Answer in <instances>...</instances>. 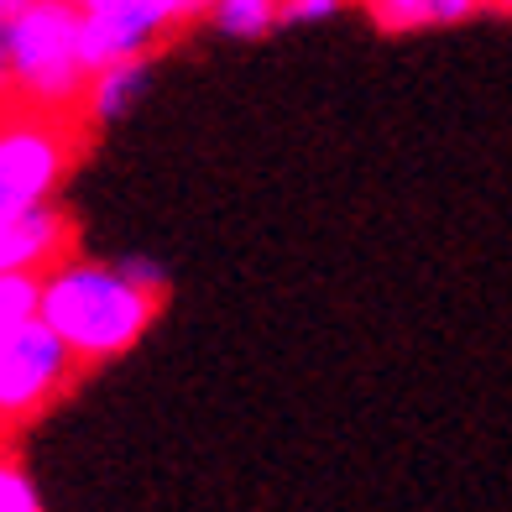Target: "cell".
I'll list each match as a JSON object with an SVG mask.
<instances>
[{"instance_id": "9c48e42d", "label": "cell", "mask_w": 512, "mask_h": 512, "mask_svg": "<svg viewBox=\"0 0 512 512\" xmlns=\"http://www.w3.org/2000/svg\"><path fill=\"white\" fill-rule=\"evenodd\" d=\"M209 21L225 37H262L283 21V0H215Z\"/></svg>"}, {"instance_id": "5b68a950", "label": "cell", "mask_w": 512, "mask_h": 512, "mask_svg": "<svg viewBox=\"0 0 512 512\" xmlns=\"http://www.w3.org/2000/svg\"><path fill=\"white\" fill-rule=\"evenodd\" d=\"M84 11V63L89 74L121 58H147L194 6L189 0H74Z\"/></svg>"}, {"instance_id": "7a4b0ae2", "label": "cell", "mask_w": 512, "mask_h": 512, "mask_svg": "<svg viewBox=\"0 0 512 512\" xmlns=\"http://www.w3.org/2000/svg\"><path fill=\"white\" fill-rule=\"evenodd\" d=\"M89 121L79 110H53L6 89L0 95V220L53 204L58 183L84 152Z\"/></svg>"}, {"instance_id": "277c9868", "label": "cell", "mask_w": 512, "mask_h": 512, "mask_svg": "<svg viewBox=\"0 0 512 512\" xmlns=\"http://www.w3.org/2000/svg\"><path fill=\"white\" fill-rule=\"evenodd\" d=\"M79 356L42 314L0 330V439L27 429L79 382Z\"/></svg>"}, {"instance_id": "3957f363", "label": "cell", "mask_w": 512, "mask_h": 512, "mask_svg": "<svg viewBox=\"0 0 512 512\" xmlns=\"http://www.w3.org/2000/svg\"><path fill=\"white\" fill-rule=\"evenodd\" d=\"M6 68L16 95L84 115L95 79L84 63V11L74 0H21L6 27Z\"/></svg>"}, {"instance_id": "8992f818", "label": "cell", "mask_w": 512, "mask_h": 512, "mask_svg": "<svg viewBox=\"0 0 512 512\" xmlns=\"http://www.w3.org/2000/svg\"><path fill=\"white\" fill-rule=\"evenodd\" d=\"M68 246H74V225L53 204L32 209V215H16V220H0V277L48 272L68 256Z\"/></svg>"}, {"instance_id": "8fae6325", "label": "cell", "mask_w": 512, "mask_h": 512, "mask_svg": "<svg viewBox=\"0 0 512 512\" xmlns=\"http://www.w3.org/2000/svg\"><path fill=\"white\" fill-rule=\"evenodd\" d=\"M0 512H42L37 486L27 481V471L16 465V455L0 445Z\"/></svg>"}, {"instance_id": "6da1fadb", "label": "cell", "mask_w": 512, "mask_h": 512, "mask_svg": "<svg viewBox=\"0 0 512 512\" xmlns=\"http://www.w3.org/2000/svg\"><path fill=\"white\" fill-rule=\"evenodd\" d=\"M162 293L168 288H152L142 277H131L126 267L63 256L58 267L42 272L37 314L53 324L63 345L79 356V366L89 371V366L126 356L152 330V319L162 314Z\"/></svg>"}, {"instance_id": "7c38bea8", "label": "cell", "mask_w": 512, "mask_h": 512, "mask_svg": "<svg viewBox=\"0 0 512 512\" xmlns=\"http://www.w3.org/2000/svg\"><path fill=\"white\" fill-rule=\"evenodd\" d=\"M335 11H340V0H283V21H288V27H298V21H324Z\"/></svg>"}, {"instance_id": "4fadbf2b", "label": "cell", "mask_w": 512, "mask_h": 512, "mask_svg": "<svg viewBox=\"0 0 512 512\" xmlns=\"http://www.w3.org/2000/svg\"><path fill=\"white\" fill-rule=\"evenodd\" d=\"M486 11H502V16H512V0H481Z\"/></svg>"}, {"instance_id": "30bf717a", "label": "cell", "mask_w": 512, "mask_h": 512, "mask_svg": "<svg viewBox=\"0 0 512 512\" xmlns=\"http://www.w3.org/2000/svg\"><path fill=\"white\" fill-rule=\"evenodd\" d=\"M37 298H42V272H6V277H0V330L32 319Z\"/></svg>"}, {"instance_id": "ba28073f", "label": "cell", "mask_w": 512, "mask_h": 512, "mask_svg": "<svg viewBox=\"0 0 512 512\" xmlns=\"http://www.w3.org/2000/svg\"><path fill=\"white\" fill-rule=\"evenodd\" d=\"M361 6L382 32H424V27H455V21L476 16L481 0H361Z\"/></svg>"}, {"instance_id": "5bb4252c", "label": "cell", "mask_w": 512, "mask_h": 512, "mask_svg": "<svg viewBox=\"0 0 512 512\" xmlns=\"http://www.w3.org/2000/svg\"><path fill=\"white\" fill-rule=\"evenodd\" d=\"M189 6H194V11H209V6H215V0H189Z\"/></svg>"}, {"instance_id": "52a82bcc", "label": "cell", "mask_w": 512, "mask_h": 512, "mask_svg": "<svg viewBox=\"0 0 512 512\" xmlns=\"http://www.w3.org/2000/svg\"><path fill=\"white\" fill-rule=\"evenodd\" d=\"M147 79H152L147 58H121V63L95 68V79H89V95H84V121H89V126L121 121V115H126L136 100H142Z\"/></svg>"}]
</instances>
